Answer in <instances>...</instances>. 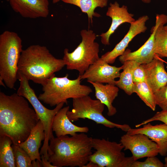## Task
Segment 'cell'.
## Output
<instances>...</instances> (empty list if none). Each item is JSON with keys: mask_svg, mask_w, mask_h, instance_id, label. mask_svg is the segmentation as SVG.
<instances>
[{"mask_svg": "<svg viewBox=\"0 0 167 167\" xmlns=\"http://www.w3.org/2000/svg\"><path fill=\"white\" fill-rule=\"evenodd\" d=\"M92 145L95 152L90 156L89 161L98 167H131L134 161L132 156H125L122 151L124 147L120 143L92 138Z\"/></svg>", "mask_w": 167, "mask_h": 167, "instance_id": "9c48e42d", "label": "cell"}, {"mask_svg": "<svg viewBox=\"0 0 167 167\" xmlns=\"http://www.w3.org/2000/svg\"><path fill=\"white\" fill-rule=\"evenodd\" d=\"M32 167H42L41 162L37 160L32 161Z\"/></svg>", "mask_w": 167, "mask_h": 167, "instance_id": "1f68e13d", "label": "cell"}, {"mask_svg": "<svg viewBox=\"0 0 167 167\" xmlns=\"http://www.w3.org/2000/svg\"><path fill=\"white\" fill-rule=\"evenodd\" d=\"M17 78L20 81V85L17 93L19 95L25 97L29 102L43 124L45 138L40 153L41 155H43L48 159L49 142L54 137L52 129L53 120L57 112L62 108L64 103H60L53 109H47L40 101L34 90L30 86L29 80L18 72Z\"/></svg>", "mask_w": 167, "mask_h": 167, "instance_id": "52a82bcc", "label": "cell"}, {"mask_svg": "<svg viewBox=\"0 0 167 167\" xmlns=\"http://www.w3.org/2000/svg\"><path fill=\"white\" fill-rule=\"evenodd\" d=\"M120 142L123 146L124 150L131 151L134 161L145 157L156 156L159 154L158 145L143 134L126 133L121 137Z\"/></svg>", "mask_w": 167, "mask_h": 167, "instance_id": "30bf717a", "label": "cell"}, {"mask_svg": "<svg viewBox=\"0 0 167 167\" xmlns=\"http://www.w3.org/2000/svg\"><path fill=\"white\" fill-rule=\"evenodd\" d=\"M164 28L165 31L167 32V25L164 26Z\"/></svg>", "mask_w": 167, "mask_h": 167, "instance_id": "74e56055", "label": "cell"}, {"mask_svg": "<svg viewBox=\"0 0 167 167\" xmlns=\"http://www.w3.org/2000/svg\"><path fill=\"white\" fill-rule=\"evenodd\" d=\"M3 81L1 79H0V84L1 86H2L4 87H5V84H4Z\"/></svg>", "mask_w": 167, "mask_h": 167, "instance_id": "e575fe53", "label": "cell"}, {"mask_svg": "<svg viewBox=\"0 0 167 167\" xmlns=\"http://www.w3.org/2000/svg\"><path fill=\"white\" fill-rule=\"evenodd\" d=\"M138 128L130 129L126 133L129 134H142L147 136L158 145L159 154L162 156L167 155V125L160 124L153 125L150 122Z\"/></svg>", "mask_w": 167, "mask_h": 167, "instance_id": "2e32d148", "label": "cell"}, {"mask_svg": "<svg viewBox=\"0 0 167 167\" xmlns=\"http://www.w3.org/2000/svg\"><path fill=\"white\" fill-rule=\"evenodd\" d=\"M69 109V106L61 108L54 118L52 129L56 137L67 135H73L77 133H86L89 131V128L87 126H79L72 123L67 115Z\"/></svg>", "mask_w": 167, "mask_h": 167, "instance_id": "ac0fdd59", "label": "cell"}, {"mask_svg": "<svg viewBox=\"0 0 167 167\" xmlns=\"http://www.w3.org/2000/svg\"><path fill=\"white\" fill-rule=\"evenodd\" d=\"M22 40L16 32L4 31L0 35V79L11 89L17 78L18 63L23 51Z\"/></svg>", "mask_w": 167, "mask_h": 167, "instance_id": "5b68a950", "label": "cell"}, {"mask_svg": "<svg viewBox=\"0 0 167 167\" xmlns=\"http://www.w3.org/2000/svg\"><path fill=\"white\" fill-rule=\"evenodd\" d=\"M64 3L79 7L82 12L87 14L92 23L93 17H99L100 15L94 12L97 7L103 8L107 6L108 0H61Z\"/></svg>", "mask_w": 167, "mask_h": 167, "instance_id": "603a6c76", "label": "cell"}, {"mask_svg": "<svg viewBox=\"0 0 167 167\" xmlns=\"http://www.w3.org/2000/svg\"><path fill=\"white\" fill-rule=\"evenodd\" d=\"M80 35L81 42L71 53L65 49L62 58L67 69L77 70L79 75H82L100 58L99 45L95 41L96 37L95 33L92 30L84 29L80 31Z\"/></svg>", "mask_w": 167, "mask_h": 167, "instance_id": "8992f818", "label": "cell"}, {"mask_svg": "<svg viewBox=\"0 0 167 167\" xmlns=\"http://www.w3.org/2000/svg\"><path fill=\"white\" fill-rule=\"evenodd\" d=\"M65 66L63 59L55 58L46 46L34 45L23 50L18 72L28 80L43 86Z\"/></svg>", "mask_w": 167, "mask_h": 167, "instance_id": "3957f363", "label": "cell"}, {"mask_svg": "<svg viewBox=\"0 0 167 167\" xmlns=\"http://www.w3.org/2000/svg\"><path fill=\"white\" fill-rule=\"evenodd\" d=\"M149 19L148 15H143L131 23L129 30L122 40L112 50L106 52L101 58L109 64L113 63L118 57L123 54L129 43L135 37L146 31L147 27L145 24Z\"/></svg>", "mask_w": 167, "mask_h": 167, "instance_id": "7c38bea8", "label": "cell"}, {"mask_svg": "<svg viewBox=\"0 0 167 167\" xmlns=\"http://www.w3.org/2000/svg\"><path fill=\"white\" fill-rule=\"evenodd\" d=\"M41 159L42 167H54L43 155H41Z\"/></svg>", "mask_w": 167, "mask_h": 167, "instance_id": "4dcf8cb0", "label": "cell"}, {"mask_svg": "<svg viewBox=\"0 0 167 167\" xmlns=\"http://www.w3.org/2000/svg\"><path fill=\"white\" fill-rule=\"evenodd\" d=\"M94 87L95 96L97 99L106 105L108 109L107 115L112 116L117 113V110L112 103L118 96L119 88L115 85L88 82Z\"/></svg>", "mask_w": 167, "mask_h": 167, "instance_id": "ffe728a7", "label": "cell"}, {"mask_svg": "<svg viewBox=\"0 0 167 167\" xmlns=\"http://www.w3.org/2000/svg\"><path fill=\"white\" fill-rule=\"evenodd\" d=\"M122 68V66L119 67L111 66L100 58L82 75H79L81 79H86L88 82L115 85V79L119 78Z\"/></svg>", "mask_w": 167, "mask_h": 167, "instance_id": "8fae6325", "label": "cell"}, {"mask_svg": "<svg viewBox=\"0 0 167 167\" xmlns=\"http://www.w3.org/2000/svg\"><path fill=\"white\" fill-rule=\"evenodd\" d=\"M13 143L9 137L0 136V167H15Z\"/></svg>", "mask_w": 167, "mask_h": 167, "instance_id": "cb8c5ba5", "label": "cell"}, {"mask_svg": "<svg viewBox=\"0 0 167 167\" xmlns=\"http://www.w3.org/2000/svg\"><path fill=\"white\" fill-rule=\"evenodd\" d=\"M164 62L155 54L151 62L143 64L146 76V82L154 93L167 83V72L165 69Z\"/></svg>", "mask_w": 167, "mask_h": 167, "instance_id": "9a60e30c", "label": "cell"}, {"mask_svg": "<svg viewBox=\"0 0 167 167\" xmlns=\"http://www.w3.org/2000/svg\"><path fill=\"white\" fill-rule=\"evenodd\" d=\"M15 167H32V160L28 154L18 145L12 144Z\"/></svg>", "mask_w": 167, "mask_h": 167, "instance_id": "484cf974", "label": "cell"}, {"mask_svg": "<svg viewBox=\"0 0 167 167\" xmlns=\"http://www.w3.org/2000/svg\"><path fill=\"white\" fill-rule=\"evenodd\" d=\"M92 137L85 133L50 140L48 160L54 167H84L92 153Z\"/></svg>", "mask_w": 167, "mask_h": 167, "instance_id": "7a4b0ae2", "label": "cell"}, {"mask_svg": "<svg viewBox=\"0 0 167 167\" xmlns=\"http://www.w3.org/2000/svg\"><path fill=\"white\" fill-rule=\"evenodd\" d=\"M154 94L156 105L162 110H167V83Z\"/></svg>", "mask_w": 167, "mask_h": 167, "instance_id": "83f0119b", "label": "cell"}, {"mask_svg": "<svg viewBox=\"0 0 167 167\" xmlns=\"http://www.w3.org/2000/svg\"><path fill=\"white\" fill-rule=\"evenodd\" d=\"M12 9L25 18H45L49 14V0H9Z\"/></svg>", "mask_w": 167, "mask_h": 167, "instance_id": "4fadbf2b", "label": "cell"}, {"mask_svg": "<svg viewBox=\"0 0 167 167\" xmlns=\"http://www.w3.org/2000/svg\"><path fill=\"white\" fill-rule=\"evenodd\" d=\"M166 63L167 64V62H166Z\"/></svg>", "mask_w": 167, "mask_h": 167, "instance_id": "ab89813d", "label": "cell"}, {"mask_svg": "<svg viewBox=\"0 0 167 167\" xmlns=\"http://www.w3.org/2000/svg\"><path fill=\"white\" fill-rule=\"evenodd\" d=\"M132 79L134 83L146 82V76L143 64H140L133 70Z\"/></svg>", "mask_w": 167, "mask_h": 167, "instance_id": "f546056e", "label": "cell"}, {"mask_svg": "<svg viewBox=\"0 0 167 167\" xmlns=\"http://www.w3.org/2000/svg\"><path fill=\"white\" fill-rule=\"evenodd\" d=\"M39 119L24 97L0 92V136L5 135L19 145L25 141Z\"/></svg>", "mask_w": 167, "mask_h": 167, "instance_id": "6da1fadb", "label": "cell"}, {"mask_svg": "<svg viewBox=\"0 0 167 167\" xmlns=\"http://www.w3.org/2000/svg\"><path fill=\"white\" fill-rule=\"evenodd\" d=\"M73 108L69 110L67 115L71 122L79 119H88L97 124H102L108 128H116L127 132L131 128L128 124H120L113 122L103 115L105 105L99 100L93 99L89 95L72 99Z\"/></svg>", "mask_w": 167, "mask_h": 167, "instance_id": "ba28073f", "label": "cell"}, {"mask_svg": "<svg viewBox=\"0 0 167 167\" xmlns=\"http://www.w3.org/2000/svg\"><path fill=\"white\" fill-rule=\"evenodd\" d=\"M68 75L58 77L55 75L50 78L42 86L43 92L39 99L51 107L63 102L67 104V99L89 95L92 92L91 88L81 84L80 76L75 79H70Z\"/></svg>", "mask_w": 167, "mask_h": 167, "instance_id": "277c9868", "label": "cell"}, {"mask_svg": "<svg viewBox=\"0 0 167 167\" xmlns=\"http://www.w3.org/2000/svg\"><path fill=\"white\" fill-rule=\"evenodd\" d=\"M6 0V1H7V2H9V0Z\"/></svg>", "mask_w": 167, "mask_h": 167, "instance_id": "f35d334b", "label": "cell"}, {"mask_svg": "<svg viewBox=\"0 0 167 167\" xmlns=\"http://www.w3.org/2000/svg\"><path fill=\"white\" fill-rule=\"evenodd\" d=\"M106 15L111 18V24L108 30L105 33H102L100 36L102 43L108 45L110 44V36L121 24L126 23L131 24L135 20L133 18L134 15L128 12L126 6L123 5L120 7L117 2L110 3Z\"/></svg>", "mask_w": 167, "mask_h": 167, "instance_id": "5bb4252c", "label": "cell"}, {"mask_svg": "<svg viewBox=\"0 0 167 167\" xmlns=\"http://www.w3.org/2000/svg\"><path fill=\"white\" fill-rule=\"evenodd\" d=\"M164 162V167H167V155L165 156Z\"/></svg>", "mask_w": 167, "mask_h": 167, "instance_id": "836d02e7", "label": "cell"}, {"mask_svg": "<svg viewBox=\"0 0 167 167\" xmlns=\"http://www.w3.org/2000/svg\"><path fill=\"white\" fill-rule=\"evenodd\" d=\"M155 23L157 28L155 34L154 52L159 57H167V32L164 29L167 23V15L157 14Z\"/></svg>", "mask_w": 167, "mask_h": 167, "instance_id": "44dd1931", "label": "cell"}, {"mask_svg": "<svg viewBox=\"0 0 167 167\" xmlns=\"http://www.w3.org/2000/svg\"><path fill=\"white\" fill-rule=\"evenodd\" d=\"M157 28L155 23L151 29V34L146 41L140 48L132 52L127 49L123 54L119 57V60L122 63L126 61H135L140 64H146L153 59L155 54L154 52L155 34Z\"/></svg>", "mask_w": 167, "mask_h": 167, "instance_id": "e0dca14e", "label": "cell"}, {"mask_svg": "<svg viewBox=\"0 0 167 167\" xmlns=\"http://www.w3.org/2000/svg\"><path fill=\"white\" fill-rule=\"evenodd\" d=\"M154 121H159L167 125V110H162L158 112L152 118L143 121L141 123L135 125L136 128Z\"/></svg>", "mask_w": 167, "mask_h": 167, "instance_id": "f1b7e54d", "label": "cell"}, {"mask_svg": "<svg viewBox=\"0 0 167 167\" xmlns=\"http://www.w3.org/2000/svg\"><path fill=\"white\" fill-rule=\"evenodd\" d=\"M45 138L44 126L39 120L27 139L18 145L28 154L32 161L37 160L41 162L39 149Z\"/></svg>", "mask_w": 167, "mask_h": 167, "instance_id": "d6986e66", "label": "cell"}, {"mask_svg": "<svg viewBox=\"0 0 167 167\" xmlns=\"http://www.w3.org/2000/svg\"><path fill=\"white\" fill-rule=\"evenodd\" d=\"M163 163L156 156L147 157L143 161H134L131 167H164Z\"/></svg>", "mask_w": 167, "mask_h": 167, "instance_id": "4316f807", "label": "cell"}, {"mask_svg": "<svg viewBox=\"0 0 167 167\" xmlns=\"http://www.w3.org/2000/svg\"><path fill=\"white\" fill-rule=\"evenodd\" d=\"M84 167H98V165L91 161H89Z\"/></svg>", "mask_w": 167, "mask_h": 167, "instance_id": "d6a6232c", "label": "cell"}, {"mask_svg": "<svg viewBox=\"0 0 167 167\" xmlns=\"http://www.w3.org/2000/svg\"><path fill=\"white\" fill-rule=\"evenodd\" d=\"M133 92L152 110H155L156 105L154 94L146 82L134 83Z\"/></svg>", "mask_w": 167, "mask_h": 167, "instance_id": "d4e9b609", "label": "cell"}, {"mask_svg": "<svg viewBox=\"0 0 167 167\" xmlns=\"http://www.w3.org/2000/svg\"><path fill=\"white\" fill-rule=\"evenodd\" d=\"M142 2L146 3H149L151 2V0H141Z\"/></svg>", "mask_w": 167, "mask_h": 167, "instance_id": "d590c367", "label": "cell"}, {"mask_svg": "<svg viewBox=\"0 0 167 167\" xmlns=\"http://www.w3.org/2000/svg\"><path fill=\"white\" fill-rule=\"evenodd\" d=\"M60 0H53L52 2L54 4L58 2H59Z\"/></svg>", "mask_w": 167, "mask_h": 167, "instance_id": "8d00e7d4", "label": "cell"}, {"mask_svg": "<svg viewBox=\"0 0 167 167\" xmlns=\"http://www.w3.org/2000/svg\"><path fill=\"white\" fill-rule=\"evenodd\" d=\"M122 70L120 73L119 79L116 81L115 85L123 90L129 95L134 93V83L132 79V73L134 69L140 64L132 60L126 61L123 63Z\"/></svg>", "mask_w": 167, "mask_h": 167, "instance_id": "7402d4cb", "label": "cell"}]
</instances>
